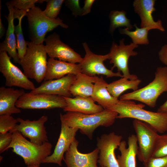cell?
Segmentation results:
<instances>
[{"mask_svg":"<svg viewBox=\"0 0 167 167\" xmlns=\"http://www.w3.org/2000/svg\"><path fill=\"white\" fill-rule=\"evenodd\" d=\"M118 113L108 109L92 114H85L79 112H67L60 114L61 121L67 126L77 128L82 134L92 139L95 130L100 126L108 127L114 123Z\"/></svg>","mask_w":167,"mask_h":167,"instance_id":"1","label":"cell"},{"mask_svg":"<svg viewBox=\"0 0 167 167\" xmlns=\"http://www.w3.org/2000/svg\"><path fill=\"white\" fill-rule=\"evenodd\" d=\"M145 105L136 104L132 100H119L116 104L108 109L117 112V118H131L149 124L158 133L167 131V113L154 112L143 109Z\"/></svg>","mask_w":167,"mask_h":167,"instance_id":"2","label":"cell"},{"mask_svg":"<svg viewBox=\"0 0 167 167\" xmlns=\"http://www.w3.org/2000/svg\"><path fill=\"white\" fill-rule=\"evenodd\" d=\"M52 145L49 142L37 144L29 141L19 131L13 133V140L6 150L12 151L21 157L27 165H40L51 154Z\"/></svg>","mask_w":167,"mask_h":167,"instance_id":"3","label":"cell"},{"mask_svg":"<svg viewBox=\"0 0 167 167\" xmlns=\"http://www.w3.org/2000/svg\"><path fill=\"white\" fill-rule=\"evenodd\" d=\"M165 92H167V67L160 66L156 69L155 77L151 82L142 88L120 96L119 100H135L153 108L159 96Z\"/></svg>","mask_w":167,"mask_h":167,"instance_id":"4","label":"cell"},{"mask_svg":"<svg viewBox=\"0 0 167 167\" xmlns=\"http://www.w3.org/2000/svg\"><path fill=\"white\" fill-rule=\"evenodd\" d=\"M27 44L26 53L18 63L28 78L40 83L44 80L47 68V53L45 45L28 41Z\"/></svg>","mask_w":167,"mask_h":167,"instance_id":"5","label":"cell"},{"mask_svg":"<svg viewBox=\"0 0 167 167\" xmlns=\"http://www.w3.org/2000/svg\"><path fill=\"white\" fill-rule=\"evenodd\" d=\"M26 16L28 22L29 39L36 44H43L47 33L58 27L65 28L68 27L59 18L52 19L47 16L38 6L30 9Z\"/></svg>","mask_w":167,"mask_h":167,"instance_id":"6","label":"cell"},{"mask_svg":"<svg viewBox=\"0 0 167 167\" xmlns=\"http://www.w3.org/2000/svg\"><path fill=\"white\" fill-rule=\"evenodd\" d=\"M132 125L139 145L137 156L143 163L152 157L159 134L149 124L139 120L134 119Z\"/></svg>","mask_w":167,"mask_h":167,"instance_id":"7","label":"cell"},{"mask_svg":"<svg viewBox=\"0 0 167 167\" xmlns=\"http://www.w3.org/2000/svg\"><path fill=\"white\" fill-rule=\"evenodd\" d=\"M66 103L64 96L44 93H25L17 100L15 105L24 109H63Z\"/></svg>","mask_w":167,"mask_h":167,"instance_id":"8","label":"cell"},{"mask_svg":"<svg viewBox=\"0 0 167 167\" xmlns=\"http://www.w3.org/2000/svg\"><path fill=\"white\" fill-rule=\"evenodd\" d=\"M124 39L119 41L118 45L114 42L112 45L109 55V62L113 64L111 70L115 67L117 68L118 72L122 73L123 77L130 80H135L138 78L137 76L130 74L128 67V61L131 56H135L138 53L134 51L135 49L138 47V45L131 43L129 45H125Z\"/></svg>","mask_w":167,"mask_h":167,"instance_id":"9","label":"cell"},{"mask_svg":"<svg viewBox=\"0 0 167 167\" xmlns=\"http://www.w3.org/2000/svg\"><path fill=\"white\" fill-rule=\"evenodd\" d=\"M11 58L6 52L0 51V72L5 78L6 86L31 91L35 89L34 83L11 62Z\"/></svg>","mask_w":167,"mask_h":167,"instance_id":"10","label":"cell"},{"mask_svg":"<svg viewBox=\"0 0 167 167\" xmlns=\"http://www.w3.org/2000/svg\"><path fill=\"white\" fill-rule=\"evenodd\" d=\"M82 44L85 54L82 62L79 64L82 73L90 76L102 75H105L107 78L123 77L121 72H114L107 68L104 65V62L109 59V53L105 55L94 54L90 50L86 42Z\"/></svg>","mask_w":167,"mask_h":167,"instance_id":"11","label":"cell"},{"mask_svg":"<svg viewBox=\"0 0 167 167\" xmlns=\"http://www.w3.org/2000/svg\"><path fill=\"white\" fill-rule=\"evenodd\" d=\"M121 135L114 132L104 134L97 139V147L99 149L97 162L101 167H120L116 157L115 150L122 141Z\"/></svg>","mask_w":167,"mask_h":167,"instance_id":"12","label":"cell"},{"mask_svg":"<svg viewBox=\"0 0 167 167\" xmlns=\"http://www.w3.org/2000/svg\"><path fill=\"white\" fill-rule=\"evenodd\" d=\"M45 41V48L50 58L76 64L80 63L83 58L69 45L63 43L59 35L54 32L48 36Z\"/></svg>","mask_w":167,"mask_h":167,"instance_id":"13","label":"cell"},{"mask_svg":"<svg viewBox=\"0 0 167 167\" xmlns=\"http://www.w3.org/2000/svg\"><path fill=\"white\" fill-rule=\"evenodd\" d=\"M17 119L19 124H17L14 132L19 131L24 137L28 138L31 142L36 144H42L49 142L45 126V123L48 120L47 116L43 115L38 119L32 121L20 118Z\"/></svg>","mask_w":167,"mask_h":167,"instance_id":"14","label":"cell"},{"mask_svg":"<svg viewBox=\"0 0 167 167\" xmlns=\"http://www.w3.org/2000/svg\"><path fill=\"white\" fill-rule=\"evenodd\" d=\"M78 130L69 127L61 122L60 133L54 151L43 161L42 163H54L61 166L64 154L75 139V136Z\"/></svg>","mask_w":167,"mask_h":167,"instance_id":"15","label":"cell"},{"mask_svg":"<svg viewBox=\"0 0 167 167\" xmlns=\"http://www.w3.org/2000/svg\"><path fill=\"white\" fill-rule=\"evenodd\" d=\"M78 141L75 139L66 152L63 160L67 167H98L97 163L99 149L97 148L92 152L82 153L78 150Z\"/></svg>","mask_w":167,"mask_h":167,"instance_id":"16","label":"cell"},{"mask_svg":"<svg viewBox=\"0 0 167 167\" xmlns=\"http://www.w3.org/2000/svg\"><path fill=\"white\" fill-rule=\"evenodd\" d=\"M76 75L69 74L60 79L44 81L30 92L33 94L44 93L71 97L70 88Z\"/></svg>","mask_w":167,"mask_h":167,"instance_id":"17","label":"cell"},{"mask_svg":"<svg viewBox=\"0 0 167 167\" xmlns=\"http://www.w3.org/2000/svg\"><path fill=\"white\" fill-rule=\"evenodd\" d=\"M155 0H135L133 3L135 12L140 17L141 28H149L163 32L165 30L161 20H154L152 14L156 11L154 7Z\"/></svg>","mask_w":167,"mask_h":167,"instance_id":"18","label":"cell"},{"mask_svg":"<svg viewBox=\"0 0 167 167\" xmlns=\"http://www.w3.org/2000/svg\"><path fill=\"white\" fill-rule=\"evenodd\" d=\"M81 73L79 64H74L50 58L44 81L57 79L69 74L75 75Z\"/></svg>","mask_w":167,"mask_h":167,"instance_id":"19","label":"cell"},{"mask_svg":"<svg viewBox=\"0 0 167 167\" xmlns=\"http://www.w3.org/2000/svg\"><path fill=\"white\" fill-rule=\"evenodd\" d=\"M9 13L5 16L8 22V27L4 40L0 44V51H5L12 58L14 62L19 63V59L17 51V45L14 24V9L13 6L6 3Z\"/></svg>","mask_w":167,"mask_h":167,"instance_id":"20","label":"cell"},{"mask_svg":"<svg viewBox=\"0 0 167 167\" xmlns=\"http://www.w3.org/2000/svg\"><path fill=\"white\" fill-rule=\"evenodd\" d=\"M23 89H15L1 86L0 88V115L18 114L21 113L16 103L24 93Z\"/></svg>","mask_w":167,"mask_h":167,"instance_id":"21","label":"cell"},{"mask_svg":"<svg viewBox=\"0 0 167 167\" xmlns=\"http://www.w3.org/2000/svg\"><path fill=\"white\" fill-rule=\"evenodd\" d=\"M66 103L63 109L65 112H74L85 114H92L100 112L104 109L95 103L91 97L76 96L75 98L64 97Z\"/></svg>","mask_w":167,"mask_h":167,"instance_id":"22","label":"cell"},{"mask_svg":"<svg viewBox=\"0 0 167 167\" xmlns=\"http://www.w3.org/2000/svg\"><path fill=\"white\" fill-rule=\"evenodd\" d=\"M128 147L125 141H122L118 148L121 154L117 160L120 167H136V157L138 150L137 139L136 135L132 134L128 138Z\"/></svg>","mask_w":167,"mask_h":167,"instance_id":"23","label":"cell"},{"mask_svg":"<svg viewBox=\"0 0 167 167\" xmlns=\"http://www.w3.org/2000/svg\"><path fill=\"white\" fill-rule=\"evenodd\" d=\"M76 75V79L70 88L71 95L75 96L91 97L94 84L99 77L89 76L82 73Z\"/></svg>","mask_w":167,"mask_h":167,"instance_id":"24","label":"cell"},{"mask_svg":"<svg viewBox=\"0 0 167 167\" xmlns=\"http://www.w3.org/2000/svg\"><path fill=\"white\" fill-rule=\"evenodd\" d=\"M108 83L102 76L99 77L94 83L92 98L98 103L104 109H108L119 101L118 99L113 96L108 92L107 86Z\"/></svg>","mask_w":167,"mask_h":167,"instance_id":"25","label":"cell"},{"mask_svg":"<svg viewBox=\"0 0 167 167\" xmlns=\"http://www.w3.org/2000/svg\"><path fill=\"white\" fill-rule=\"evenodd\" d=\"M141 81L138 79L130 80L123 77L108 84L107 88L109 93L113 97L118 99L122 93L128 89L135 91L138 89Z\"/></svg>","mask_w":167,"mask_h":167,"instance_id":"26","label":"cell"},{"mask_svg":"<svg viewBox=\"0 0 167 167\" xmlns=\"http://www.w3.org/2000/svg\"><path fill=\"white\" fill-rule=\"evenodd\" d=\"M126 12L124 11H111L109 15L110 20L109 32L112 33L115 29L120 27H126L129 30L133 28V25L129 19L126 16Z\"/></svg>","mask_w":167,"mask_h":167,"instance_id":"27","label":"cell"},{"mask_svg":"<svg viewBox=\"0 0 167 167\" xmlns=\"http://www.w3.org/2000/svg\"><path fill=\"white\" fill-rule=\"evenodd\" d=\"M134 26L135 28L134 31H130L127 28L120 29V33L129 36L132 39L133 43L137 45H148L149 42L148 38V31L152 29L149 28H139L136 24Z\"/></svg>","mask_w":167,"mask_h":167,"instance_id":"28","label":"cell"},{"mask_svg":"<svg viewBox=\"0 0 167 167\" xmlns=\"http://www.w3.org/2000/svg\"><path fill=\"white\" fill-rule=\"evenodd\" d=\"M24 16L22 15L17 18L18 24L15 26V33L17 40V49L19 60L22 59L24 56L27 47V41L24 39L22 28V20Z\"/></svg>","mask_w":167,"mask_h":167,"instance_id":"29","label":"cell"},{"mask_svg":"<svg viewBox=\"0 0 167 167\" xmlns=\"http://www.w3.org/2000/svg\"><path fill=\"white\" fill-rule=\"evenodd\" d=\"M167 156V134L158 135L152 157L157 158Z\"/></svg>","mask_w":167,"mask_h":167,"instance_id":"30","label":"cell"},{"mask_svg":"<svg viewBox=\"0 0 167 167\" xmlns=\"http://www.w3.org/2000/svg\"><path fill=\"white\" fill-rule=\"evenodd\" d=\"M64 0H46V8L43 11L48 17L52 19L57 18L59 14Z\"/></svg>","mask_w":167,"mask_h":167,"instance_id":"31","label":"cell"},{"mask_svg":"<svg viewBox=\"0 0 167 167\" xmlns=\"http://www.w3.org/2000/svg\"><path fill=\"white\" fill-rule=\"evenodd\" d=\"M18 123L17 118L11 115H0V133H13Z\"/></svg>","mask_w":167,"mask_h":167,"instance_id":"32","label":"cell"},{"mask_svg":"<svg viewBox=\"0 0 167 167\" xmlns=\"http://www.w3.org/2000/svg\"><path fill=\"white\" fill-rule=\"evenodd\" d=\"M46 0H12L7 2L14 8L27 13L35 7L36 3H42Z\"/></svg>","mask_w":167,"mask_h":167,"instance_id":"33","label":"cell"},{"mask_svg":"<svg viewBox=\"0 0 167 167\" xmlns=\"http://www.w3.org/2000/svg\"><path fill=\"white\" fill-rule=\"evenodd\" d=\"M143 164L144 167H167V156L152 157Z\"/></svg>","mask_w":167,"mask_h":167,"instance_id":"34","label":"cell"},{"mask_svg":"<svg viewBox=\"0 0 167 167\" xmlns=\"http://www.w3.org/2000/svg\"><path fill=\"white\" fill-rule=\"evenodd\" d=\"M13 140V133H0V153L6 150Z\"/></svg>","mask_w":167,"mask_h":167,"instance_id":"35","label":"cell"},{"mask_svg":"<svg viewBox=\"0 0 167 167\" xmlns=\"http://www.w3.org/2000/svg\"><path fill=\"white\" fill-rule=\"evenodd\" d=\"M64 2L66 6L71 10L73 15L75 17L82 16V8L80 6L79 0H66Z\"/></svg>","mask_w":167,"mask_h":167,"instance_id":"36","label":"cell"},{"mask_svg":"<svg viewBox=\"0 0 167 167\" xmlns=\"http://www.w3.org/2000/svg\"><path fill=\"white\" fill-rule=\"evenodd\" d=\"M160 61L164 64L167 65V44L163 45L158 53Z\"/></svg>","mask_w":167,"mask_h":167,"instance_id":"37","label":"cell"},{"mask_svg":"<svg viewBox=\"0 0 167 167\" xmlns=\"http://www.w3.org/2000/svg\"><path fill=\"white\" fill-rule=\"evenodd\" d=\"M94 0H85L84 5L82 8V16L86 15L89 13L91 11V8Z\"/></svg>","mask_w":167,"mask_h":167,"instance_id":"38","label":"cell"},{"mask_svg":"<svg viewBox=\"0 0 167 167\" xmlns=\"http://www.w3.org/2000/svg\"><path fill=\"white\" fill-rule=\"evenodd\" d=\"M1 2H0V38H1L4 35L5 33V29L3 26L1 18Z\"/></svg>","mask_w":167,"mask_h":167,"instance_id":"39","label":"cell"},{"mask_svg":"<svg viewBox=\"0 0 167 167\" xmlns=\"http://www.w3.org/2000/svg\"><path fill=\"white\" fill-rule=\"evenodd\" d=\"M157 112L167 113V100L158 108Z\"/></svg>","mask_w":167,"mask_h":167,"instance_id":"40","label":"cell"},{"mask_svg":"<svg viewBox=\"0 0 167 167\" xmlns=\"http://www.w3.org/2000/svg\"><path fill=\"white\" fill-rule=\"evenodd\" d=\"M40 165H27V167H40Z\"/></svg>","mask_w":167,"mask_h":167,"instance_id":"41","label":"cell"},{"mask_svg":"<svg viewBox=\"0 0 167 167\" xmlns=\"http://www.w3.org/2000/svg\"></svg>","mask_w":167,"mask_h":167,"instance_id":"42","label":"cell"}]
</instances>
